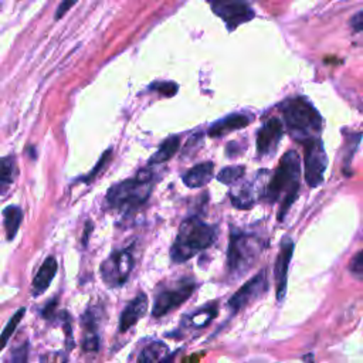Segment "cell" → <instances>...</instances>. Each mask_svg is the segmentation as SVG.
<instances>
[{"label": "cell", "instance_id": "6da1fadb", "mask_svg": "<svg viewBox=\"0 0 363 363\" xmlns=\"http://www.w3.org/2000/svg\"><path fill=\"white\" fill-rule=\"evenodd\" d=\"M301 183V159L295 150H288L279 160L262 196L268 203L279 201L278 220L282 221L296 200Z\"/></svg>", "mask_w": 363, "mask_h": 363}, {"label": "cell", "instance_id": "7a4b0ae2", "mask_svg": "<svg viewBox=\"0 0 363 363\" xmlns=\"http://www.w3.org/2000/svg\"><path fill=\"white\" fill-rule=\"evenodd\" d=\"M279 109L284 116L285 129L299 143L319 138L322 118L316 108L303 96L288 98L281 102Z\"/></svg>", "mask_w": 363, "mask_h": 363}, {"label": "cell", "instance_id": "3957f363", "mask_svg": "<svg viewBox=\"0 0 363 363\" xmlns=\"http://www.w3.org/2000/svg\"><path fill=\"white\" fill-rule=\"evenodd\" d=\"M216 234L214 227L199 217L184 220L179 227V233L170 248L172 262H186L193 255L207 250L214 242Z\"/></svg>", "mask_w": 363, "mask_h": 363}, {"label": "cell", "instance_id": "277c9868", "mask_svg": "<svg viewBox=\"0 0 363 363\" xmlns=\"http://www.w3.org/2000/svg\"><path fill=\"white\" fill-rule=\"evenodd\" d=\"M264 248L265 240L261 234L231 228L227 248V271L230 277L237 278L247 274Z\"/></svg>", "mask_w": 363, "mask_h": 363}, {"label": "cell", "instance_id": "5b68a950", "mask_svg": "<svg viewBox=\"0 0 363 363\" xmlns=\"http://www.w3.org/2000/svg\"><path fill=\"white\" fill-rule=\"evenodd\" d=\"M155 173L150 169H142L135 177L126 179L109 187L106 203L109 207L121 211H132L142 206L150 196Z\"/></svg>", "mask_w": 363, "mask_h": 363}, {"label": "cell", "instance_id": "8992f818", "mask_svg": "<svg viewBox=\"0 0 363 363\" xmlns=\"http://www.w3.org/2000/svg\"><path fill=\"white\" fill-rule=\"evenodd\" d=\"M194 289H196L194 279H191L190 277H186L170 284V286L159 291V294L155 298V303L152 309L153 318H162L169 312L177 309L182 303H184L191 296Z\"/></svg>", "mask_w": 363, "mask_h": 363}, {"label": "cell", "instance_id": "52a82bcc", "mask_svg": "<svg viewBox=\"0 0 363 363\" xmlns=\"http://www.w3.org/2000/svg\"><path fill=\"white\" fill-rule=\"evenodd\" d=\"M133 269L130 248L112 251L101 264V277L109 288H121L126 284Z\"/></svg>", "mask_w": 363, "mask_h": 363}, {"label": "cell", "instance_id": "ba28073f", "mask_svg": "<svg viewBox=\"0 0 363 363\" xmlns=\"http://www.w3.org/2000/svg\"><path fill=\"white\" fill-rule=\"evenodd\" d=\"M305 145V180L311 187H318L323 182V174L328 166V156L323 143L319 138L311 139Z\"/></svg>", "mask_w": 363, "mask_h": 363}, {"label": "cell", "instance_id": "9c48e42d", "mask_svg": "<svg viewBox=\"0 0 363 363\" xmlns=\"http://www.w3.org/2000/svg\"><path fill=\"white\" fill-rule=\"evenodd\" d=\"M268 289V279H267V271L262 269L258 274H255L250 281H247L230 299H228V308L233 313L240 312L251 302L261 298Z\"/></svg>", "mask_w": 363, "mask_h": 363}, {"label": "cell", "instance_id": "30bf717a", "mask_svg": "<svg viewBox=\"0 0 363 363\" xmlns=\"http://www.w3.org/2000/svg\"><path fill=\"white\" fill-rule=\"evenodd\" d=\"M284 135V125L278 118H269L257 133V153L267 157L275 153Z\"/></svg>", "mask_w": 363, "mask_h": 363}, {"label": "cell", "instance_id": "8fae6325", "mask_svg": "<svg viewBox=\"0 0 363 363\" xmlns=\"http://www.w3.org/2000/svg\"><path fill=\"white\" fill-rule=\"evenodd\" d=\"M294 241L291 237H284L281 240L279 245V252L275 259V267H274V277H275V294L277 299L282 301L285 298L286 292V277H288V269H289V262L294 254Z\"/></svg>", "mask_w": 363, "mask_h": 363}, {"label": "cell", "instance_id": "7c38bea8", "mask_svg": "<svg viewBox=\"0 0 363 363\" xmlns=\"http://www.w3.org/2000/svg\"><path fill=\"white\" fill-rule=\"evenodd\" d=\"M147 312V296L146 294H138L122 311L119 318V332H128L140 318Z\"/></svg>", "mask_w": 363, "mask_h": 363}, {"label": "cell", "instance_id": "4fadbf2b", "mask_svg": "<svg viewBox=\"0 0 363 363\" xmlns=\"http://www.w3.org/2000/svg\"><path fill=\"white\" fill-rule=\"evenodd\" d=\"M214 13H217L230 26V30H233L235 26L242 24L254 17L252 9L244 1H237V3H233L228 6L218 7L214 10Z\"/></svg>", "mask_w": 363, "mask_h": 363}, {"label": "cell", "instance_id": "5bb4252c", "mask_svg": "<svg viewBox=\"0 0 363 363\" xmlns=\"http://www.w3.org/2000/svg\"><path fill=\"white\" fill-rule=\"evenodd\" d=\"M252 121V116L250 115H244V113H231L228 116H224L221 118L220 121L214 122L207 133L210 138H221L233 130H237V129H242L245 128L250 122Z\"/></svg>", "mask_w": 363, "mask_h": 363}, {"label": "cell", "instance_id": "9a60e30c", "mask_svg": "<svg viewBox=\"0 0 363 363\" xmlns=\"http://www.w3.org/2000/svg\"><path fill=\"white\" fill-rule=\"evenodd\" d=\"M217 312H218L217 303H208L190 313H186L180 320V326L186 329H193V330L204 329L217 316Z\"/></svg>", "mask_w": 363, "mask_h": 363}, {"label": "cell", "instance_id": "2e32d148", "mask_svg": "<svg viewBox=\"0 0 363 363\" xmlns=\"http://www.w3.org/2000/svg\"><path fill=\"white\" fill-rule=\"evenodd\" d=\"M257 191H258V187L255 186V183H252V182L242 183V184L231 189V191H230L231 204L240 210H248L258 200Z\"/></svg>", "mask_w": 363, "mask_h": 363}, {"label": "cell", "instance_id": "e0dca14e", "mask_svg": "<svg viewBox=\"0 0 363 363\" xmlns=\"http://www.w3.org/2000/svg\"><path fill=\"white\" fill-rule=\"evenodd\" d=\"M57 269H58L57 259L51 255L47 257L33 279V294L35 296L44 294L45 289H48L51 281L54 279V277L57 274Z\"/></svg>", "mask_w": 363, "mask_h": 363}, {"label": "cell", "instance_id": "ac0fdd59", "mask_svg": "<svg viewBox=\"0 0 363 363\" xmlns=\"http://www.w3.org/2000/svg\"><path fill=\"white\" fill-rule=\"evenodd\" d=\"M213 170H214L213 162H203L189 169L183 174L182 180L187 187L199 189L206 186L213 179Z\"/></svg>", "mask_w": 363, "mask_h": 363}, {"label": "cell", "instance_id": "d6986e66", "mask_svg": "<svg viewBox=\"0 0 363 363\" xmlns=\"http://www.w3.org/2000/svg\"><path fill=\"white\" fill-rule=\"evenodd\" d=\"M84 325V339L82 349L85 352H95L99 349V336H98V325L94 311H86L82 316Z\"/></svg>", "mask_w": 363, "mask_h": 363}, {"label": "cell", "instance_id": "ffe728a7", "mask_svg": "<svg viewBox=\"0 0 363 363\" xmlns=\"http://www.w3.org/2000/svg\"><path fill=\"white\" fill-rule=\"evenodd\" d=\"M170 356L169 347L159 340L149 342L138 354V363H162Z\"/></svg>", "mask_w": 363, "mask_h": 363}, {"label": "cell", "instance_id": "44dd1931", "mask_svg": "<svg viewBox=\"0 0 363 363\" xmlns=\"http://www.w3.org/2000/svg\"><path fill=\"white\" fill-rule=\"evenodd\" d=\"M179 146H180V138L179 136L174 135V136H169L167 139H164L163 143L159 146V149L147 160V167L155 166V164H162V163L167 162L179 150Z\"/></svg>", "mask_w": 363, "mask_h": 363}, {"label": "cell", "instance_id": "7402d4cb", "mask_svg": "<svg viewBox=\"0 0 363 363\" xmlns=\"http://www.w3.org/2000/svg\"><path fill=\"white\" fill-rule=\"evenodd\" d=\"M3 217H4V228L7 234V240H13L20 228L21 220H23V211L18 206H7L3 210Z\"/></svg>", "mask_w": 363, "mask_h": 363}, {"label": "cell", "instance_id": "603a6c76", "mask_svg": "<svg viewBox=\"0 0 363 363\" xmlns=\"http://www.w3.org/2000/svg\"><path fill=\"white\" fill-rule=\"evenodd\" d=\"M26 313V308H20L17 312H14V315L10 318V320L6 323V328L1 330L0 333V350L4 349V346L7 345L9 339L11 337V335L14 333L16 328L18 326V323L21 322L23 316Z\"/></svg>", "mask_w": 363, "mask_h": 363}, {"label": "cell", "instance_id": "cb8c5ba5", "mask_svg": "<svg viewBox=\"0 0 363 363\" xmlns=\"http://www.w3.org/2000/svg\"><path fill=\"white\" fill-rule=\"evenodd\" d=\"M244 172H245L244 166H228L221 169L216 177L223 184H234L244 176Z\"/></svg>", "mask_w": 363, "mask_h": 363}, {"label": "cell", "instance_id": "d4e9b609", "mask_svg": "<svg viewBox=\"0 0 363 363\" xmlns=\"http://www.w3.org/2000/svg\"><path fill=\"white\" fill-rule=\"evenodd\" d=\"M14 160L11 156L0 157V183L10 184L13 182Z\"/></svg>", "mask_w": 363, "mask_h": 363}, {"label": "cell", "instance_id": "484cf974", "mask_svg": "<svg viewBox=\"0 0 363 363\" xmlns=\"http://www.w3.org/2000/svg\"><path fill=\"white\" fill-rule=\"evenodd\" d=\"M150 91H156L163 96H173L177 92V85L174 82L170 81H159V82H153L149 86Z\"/></svg>", "mask_w": 363, "mask_h": 363}, {"label": "cell", "instance_id": "4316f807", "mask_svg": "<svg viewBox=\"0 0 363 363\" xmlns=\"http://www.w3.org/2000/svg\"><path fill=\"white\" fill-rule=\"evenodd\" d=\"M349 269H350V272H352L357 279H362V278H363V252H362V251H357V254L353 257V259L350 261Z\"/></svg>", "mask_w": 363, "mask_h": 363}, {"label": "cell", "instance_id": "83f0119b", "mask_svg": "<svg viewBox=\"0 0 363 363\" xmlns=\"http://www.w3.org/2000/svg\"><path fill=\"white\" fill-rule=\"evenodd\" d=\"M28 356V342L17 346L11 352V363H26Z\"/></svg>", "mask_w": 363, "mask_h": 363}, {"label": "cell", "instance_id": "f1b7e54d", "mask_svg": "<svg viewBox=\"0 0 363 363\" xmlns=\"http://www.w3.org/2000/svg\"><path fill=\"white\" fill-rule=\"evenodd\" d=\"M109 157H111V149H108L106 152H104V155L101 156V159L98 160V163L95 164V167L92 169V172H89V173H88L82 180H84V182H86V183H88V182H91V180L95 177V174H96V173H98V172H99V170H101V169L108 163Z\"/></svg>", "mask_w": 363, "mask_h": 363}, {"label": "cell", "instance_id": "f546056e", "mask_svg": "<svg viewBox=\"0 0 363 363\" xmlns=\"http://www.w3.org/2000/svg\"><path fill=\"white\" fill-rule=\"evenodd\" d=\"M40 363H68L67 356L62 352H51L41 357Z\"/></svg>", "mask_w": 363, "mask_h": 363}, {"label": "cell", "instance_id": "4dcf8cb0", "mask_svg": "<svg viewBox=\"0 0 363 363\" xmlns=\"http://www.w3.org/2000/svg\"><path fill=\"white\" fill-rule=\"evenodd\" d=\"M77 1H78V0H62V1L60 3V6L57 7V10H55V20L61 18Z\"/></svg>", "mask_w": 363, "mask_h": 363}, {"label": "cell", "instance_id": "1f68e13d", "mask_svg": "<svg viewBox=\"0 0 363 363\" xmlns=\"http://www.w3.org/2000/svg\"><path fill=\"white\" fill-rule=\"evenodd\" d=\"M55 306H57V298H54V299H51L44 308H43V311H41V315H43V318H45V319H51V316L54 315V312H55Z\"/></svg>", "mask_w": 363, "mask_h": 363}, {"label": "cell", "instance_id": "d6a6232c", "mask_svg": "<svg viewBox=\"0 0 363 363\" xmlns=\"http://www.w3.org/2000/svg\"><path fill=\"white\" fill-rule=\"evenodd\" d=\"M350 24H352V27L354 28V31H362V28H363V13L362 11H357L353 17H352V20H350Z\"/></svg>", "mask_w": 363, "mask_h": 363}, {"label": "cell", "instance_id": "836d02e7", "mask_svg": "<svg viewBox=\"0 0 363 363\" xmlns=\"http://www.w3.org/2000/svg\"><path fill=\"white\" fill-rule=\"evenodd\" d=\"M237 1H241V0H208V3L213 6V9H218V7H223V6H228V4H233V3H237Z\"/></svg>", "mask_w": 363, "mask_h": 363}, {"label": "cell", "instance_id": "e575fe53", "mask_svg": "<svg viewBox=\"0 0 363 363\" xmlns=\"http://www.w3.org/2000/svg\"><path fill=\"white\" fill-rule=\"evenodd\" d=\"M89 228H92V223H86V227H85V234H84V240H82V245L85 247L86 245V238H88V235H89Z\"/></svg>", "mask_w": 363, "mask_h": 363}, {"label": "cell", "instance_id": "d590c367", "mask_svg": "<svg viewBox=\"0 0 363 363\" xmlns=\"http://www.w3.org/2000/svg\"><path fill=\"white\" fill-rule=\"evenodd\" d=\"M303 360H305V363H313V354H306V356H303Z\"/></svg>", "mask_w": 363, "mask_h": 363}, {"label": "cell", "instance_id": "8d00e7d4", "mask_svg": "<svg viewBox=\"0 0 363 363\" xmlns=\"http://www.w3.org/2000/svg\"><path fill=\"white\" fill-rule=\"evenodd\" d=\"M6 189H7V184H4V183H0V193H3Z\"/></svg>", "mask_w": 363, "mask_h": 363}, {"label": "cell", "instance_id": "74e56055", "mask_svg": "<svg viewBox=\"0 0 363 363\" xmlns=\"http://www.w3.org/2000/svg\"><path fill=\"white\" fill-rule=\"evenodd\" d=\"M162 363H173V356L170 354V356H169V357H167L164 362H162Z\"/></svg>", "mask_w": 363, "mask_h": 363}]
</instances>
